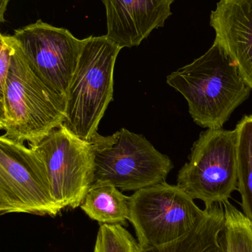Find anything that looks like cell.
I'll use <instances>...</instances> for the list:
<instances>
[{
    "instance_id": "6da1fadb",
    "label": "cell",
    "mask_w": 252,
    "mask_h": 252,
    "mask_svg": "<svg viewBox=\"0 0 252 252\" xmlns=\"http://www.w3.org/2000/svg\"><path fill=\"white\" fill-rule=\"evenodd\" d=\"M167 82L186 99L194 122L206 128H223L252 90L216 41L205 54L168 75Z\"/></svg>"
},
{
    "instance_id": "7a4b0ae2",
    "label": "cell",
    "mask_w": 252,
    "mask_h": 252,
    "mask_svg": "<svg viewBox=\"0 0 252 252\" xmlns=\"http://www.w3.org/2000/svg\"><path fill=\"white\" fill-rule=\"evenodd\" d=\"M0 97V127L4 136L27 142L29 147L38 145L65 123L66 101L36 75L15 38Z\"/></svg>"
},
{
    "instance_id": "3957f363",
    "label": "cell",
    "mask_w": 252,
    "mask_h": 252,
    "mask_svg": "<svg viewBox=\"0 0 252 252\" xmlns=\"http://www.w3.org/2000/svg\"><path fill=\"white\" fill-rule=\"evenodd\" d=\"M83 41L68 91L64 124L78 137L90 141L113 100L114 68L121 49L106 35Z\"/></svg>"
},
{
    "instance_id": "277c9868",
    "label": "cell",
    "mask_w": 252,
    "mask_h": 252,
    "mask_svg": "<svg viewBox=\"0 0 252 252\" xmlns=\"http://www.w3.org/2000/svg\"><path fill=\"white\" fill-rule=\"evenodd\" d=\"M90 141L95 163L91 188L112 185L122 191H138L166 182L173 168L171 159L144 136L126 128L107 136L96 132Z\"/></svg>"
},
{
    "instance_id": "5b68a950",
    "label": "cell",
    "mask_w": 252,
    "mask_h": 252,
    "mask_svg": "<svg viewBox=\"0 0 252 252\" xmlns=\"http://www.w3.org/2000/svg\"><path fill=\"white\" fill-rule=\"evenodd\" d=\"M130 211L129 220L142 251L183 238L207 214L183 189L166 182L136 191L130 197Z\"/></svg>"
},
{
    "instance_id": "8992f818",
    "label": "cell",
    "mask_w": 252,
    "mask_h": 252,
    "mask_svg": "<svg viewBox=\"0 0 252 252\" xmlns=\"http://www.w3.org/2000/svg\"><path fill=\"white\" fill-rule=\"evenodd\" d=\"M62 208L52 193L45 163L33 147L0 137V214L57 216Z\"/></svg>"
},
{
    "instance_id": "52a82bcc",
    "label": "cell",
    "mask_w": 252,
    "mask_h": 252,
    "mask_svg": "<svg viewBox=\"0 0 252 252\" xmlns=\"http://www.w3.org/2000/svg\"><path fill=\"white\" fill-rule=\"evenodd\" d=\"M177 185L206 208L227 201L238 189L236 130L207 128L201 133L179 171Z\"/></svg>"
},
{
    "instance_id": "ba28073f",
    "label": "cell",
    "mask_w": 252,
    "mask_h": 252,
    "mask_svg": "<svg viewBox=\"0 0 252 252\" xmlns=\"http://www.w3.org/2000/svg\"><path fill=\"white\" fill-rule=\"evenodd\" d=\"M31 147L45 163L52 193L59 207H80L94 182V151L90 141L78 137L62 124Z\"/></svg>"
},
{
    "instance_id": "9c48e42d",
    "label": "cell",
    "mask_w": 252,
    "mask_h": 252,
    "mask_svg": "<svg viewBox=\"0 0 252 252\" xmlns=\"http://www.w3.org/2000/svg\"><path fill=\"white\" fill-rule=\"evenodd\" d=\"M13 35L36 75L67 103L83 39L41 20L16 30Z\"/></svg>"
},
{
    "instance_id": "30bf717a",
    "label": "cell",
    "mask_w": 252,
    "mask_h": 252,
    "mask_svg": "<svg viewBox=\"0 0 252 252\" xmlns=\"http://www.w3.org/2000/svg\"><path fill=\"white\" fill-rule=\"evenodd\" d=\"M107 37L121 49L138 47L154 30L164 27L175 0H102Z\"/></svg>"
},
{
    "instance_id": "8fae6325",
    "label": "cell",
    "mask_w": 252,
    "mask_h": 252,
    "mask_svg": "<svg viewBox=\"0 0 252 252\" xmlns=\"http://www.w3.org/2000/svg\"><path fill=\"white\" fill-rule=\"evenodd\" d=\"M220 44L252 90V0H220L210 15Z\"/></svg>"
},
{
    "instance_id": "7c38bea8",
    "label": "cell",
    "mask_w": 252,
    "mask_h": 252,
    "mask_svg": "<svg viewBox=\"0 0 252 252\" xmlns=\"http://www.w3.org/2000/svg\"><path fill=\"white\" fill-rule=\"evenodd\" d=\"M203 221L183 238L157 248L142 252H226L224 232L225 214L222 203L207 207Z\"/></svg>"
},
{
    "instance_id": "4fadbf2b",
    "label": "cell",
    "mask_w": 252,
    "mask_h": 252,
    "mask_svg": "<svg viewBox=\"0 0 252 252\" xmlns=\"http://www.w3.org/2000/svg\"><path fill=\"white\" fill-rule=\"evenodd\" d=\"M80 207L90 219L102 224L122 225L130 219V197L112 185L90 188Z\"/></svg>"
},
{
    "instance_id": "5bb4252c",
    "label": "cell",
    "mask_w": 252,
    "mask_h": 252,
    "mask_svg": "<svg viewBox=\"0 0 252 252\" xmlns=\"http://www.w3.org/2000/svg\"><path fill=\"white\" fill-rule=\"evenodd\" d=\"M238 145V189L243 210L252 223V115L244 117L235 128Z\"/></svg>"
},
{
    "instance_id": "9a60e30c",
    "label": "cell",
    "mask_w": 252,
    "mask_h": 252,
    "mask_svg": "<svg viewBox=\"0 0 252 252\" xmlns=\"http://www.w3.org/2000/svg\"><path fill=\"white\" fill-rule=\"evenodd\" d=\"M226 252H252V223L229 201H223Z\"/></svg>"
},
{
    "instance_id": "2e32d148",
    "label": "cell",
    "mask_w": 252,
    "mask_h": 252,
    "mask_svg": "<svg viewBox=\"0 0 252 252\" xmlns=\"http://www.w3.org/2000/svg\"><path fill=\"white\" fill-rule=\"evenodd\" d=\"M93 252H142L139 242L119 224H102Z\"/></svg>"
},
{
    "instance_id": "e0dca14e",
    "label": "cell",
    "mask_w": 252,
    "mask_h": 252,
    "mask_svg": "<svg viewBox=\"0 0 252 252\" xmlns=\"http://www.w3.org/2000/svg\"><path fill=\"white\" fill-rule=\"evenodd\" d=\"M9 0H0V22L1 23L4 22V13L7 10V4H8Z\"/></svg>"
}]
</instances>
